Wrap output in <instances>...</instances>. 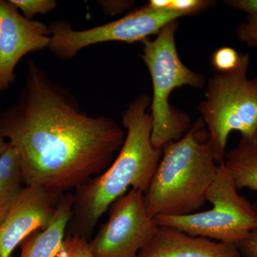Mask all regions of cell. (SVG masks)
I'll return each instance as SVG.
<instances>
[{
    "label": "cell",
    "mask_w": 257,
    "mask_h": 257,
    "mask_svg": "<svg viewBox=\"0 0 257 257\" xmlns=\"http://www.w3.org/2000/svg\"><path fill=\"white\" fill-rule=\"evenodd\" d=\"M171 0H151L148 5L151 9L155 10H170Z\"/></svg>",
    "instance_id": "22"
},
{
    "label": "cell",
    "mask_w": 257,
    "mask_h": 257,
    "mask_svg": "<svg viewBox=\"0 0 257 257\" xmlns=\"http://www.w3.org/2000/svg\"><path fill=\"white\" fill-rule=\"evenodd\" d=\"M236 35L240 41L250 47H257V15H248L245 21L236 29Z\"/></svg>",
    "instance_id": "19"
},
{
    "label": "cell",
    "mask_w": 257,
    "mask_h": 257,
    "mask_svg": "<svg viewBox=\"0 0 257 257\" xmlns=\"http://www.w3.org/2000/svg\"><path fill=\"white\" fill-rule=\"evenodd\" d=\"M256 202H257V199H256Z\"/></svg>",
    "instance_id": "25"
},
{
    "label": "cell",
    "mask_w": 257,
    "mask_h": 257,
    "mask_svg": "<svg viewBox=\"0 0 257 257\" xmlns=\"http://www.w3.org/2000/svg\"><path fill=\"white\" fill-rule=\"evenodd\" d=\"M25 18L32 20L37 14L46 15L57 6L55 0H9Z\"/></svg>",
    "instance_id": "15"
},
{
    "label": "cell",
    "mask_w": 257,
    "mask_h": 257,
    "mask_svg": "<svg viewBox=\"0 0 257 257\" xmlns=\"http://www.w3.org/2000/svg\"><path fill=\"white\" fill-rule=\"evenodd\" d=\"M212 207L184 216L156 217L160 226L173 228L192 236L238 244L257 229V209L241 195L224 162L206 195Z\"/></svg>",
    "instance_id": "6"
},
{
    "label": "cell",
    "mask_w": 257,
    "mask_h": 257,
    "mask_svg": "<svg viewBox=\"0 0 257 257\" xmlns=\"http://www.w3.org/2000/svg\"><path fill=\"white\" fill-rule=\"evenodd\" d=\"M214 4V2L209 0H171L170 9L189 16L199 14Z\"/></svg>",
    "instance_id": "18"
},
{
    "label": "cell",
    "mask_w": 257,
    "mask_h": 257,
    "mask_svg": "<svg viewBox=\"0 0 257 257\" xmlns=\"http://www.w3.org/2000/svg\"><path fill=\"white\" fill-rule=\"evenodd\" d=\"M224 164L239 190L257 192V143L241 139L236 147L226 151Z\"/></svg>",
    "instance_id": "13"
},
{
    "label": "cell",
    "mask_w": 257,
    "mask_h": 257,
    "mask_svg": "<svg viewBox=\"0 0 257 257\" xmlns=\"http://www.w3.org/2000/svg\"><path fill=\"white\" fill-rule=\"evenodd\" d=\"M50 43L48 26L25 18L9 0H0V92L13 85L23 57L48 49Z\"/></svg>",
    "instance_id": "9"
},
{
    "label": "cell",
    "mask_w": 257,
    "mask_h": 257,
    "mask_svg": "<svg viewBox=\"0 0 257 257\" xmlns=\"http://www.w3.org/2000/svg\"><path fill=\"white\" fill-rule=\"evenodd\" d=\"M64 194L37 185H25L12 204L0 224V253L11 257L24 240L52 222Z\"/></svg>",
    "instance_id": "10"
},
{
    "label": "cell",
    "mask_w": 257,
    "mask_h": 257,
    "mask_svg": "<svg viewBox=\"0 0 257 257\" xmlns=\"http://www.w3.org/2000/svg\"><path fill=\"white\" fill-rule=\"evenodd\" d=\"M62 252L63 257H94L89 248V241L75 235L65 236Z\"/></svg>",
    "instance_id": "17"
},
{
    "label": "cell",
    "mask_w": 257,
    "mask_h": 257,
    "mask_svg": "<svg viewBox=\"0 0 257 257\" xmlns=\"http://www.w3.org/2000/svg\"><path fill=\"white\" fill-rule=\"evenodd\" d=\"M160 227L149 215L145 193L130 189L112 203L109 218L89 246L94 257H138Z\"/></svg>",
    "instance_id": "8"
},
{
    "label": "cell",
    "mask_w": 257,
    "mask_h": 257,
    "mask_svg": "<svg viewBox=\"0 0 257 257\" xmlns=\"http://www.w3.org/2000/svg\"><path fill=\"white\" fill-rule=\"evenodd\" d=\"M151 100L148 94H141L123 111L124 144L104 172L75 189L69 234L88 241L101 216L128 188L147 192L162 156L151 142Z\"/></svg>",
    "instance_id": "2"
},
{
    "label": "cell",
    "mask_w": 257,
    "mask_h": 257,
    "mask_svg": "<svg viewBox=\"0 0 257 257\" xmlns=\"http://www.w3.org/2000/svg\"><path fill=\"white\" fill-rule=\"evenodd\" d=\"M240 55L234 49L223 47L214 51L211 56V64L218 72L224 73L233 70L239 63Z\"/></svg>",
    "instance_id": "16"
},
{
    "label": "cell",
    "mask_w": 257,
    "mask_h": 257,
    "mask_svg": "<svg viewBox=\"0 0 257 257\" xmlns=\"http://www.w3.org/2000/svg\"><path fill=\"white\" fill-rule=\"evenodd\" d=\"M10 146V144L5 139L0 137V157L5 153Z\"/></svg>",
    "instance_id": "23"
},
{
    "label": "cell",
    "mask_w": 257,
    "mask_h": 257,
    "mask_svg": "<svg viewBox=\"0 0 257 257\" xmlns=\"http://www.w3.org/2000/svg\"><path fill=\"white\" fill-rule=\"evenodd\" d=\"M255 206L257 209V202ZM237 245L243 257H257V229Z\"/></svg>",
    "instance_id": "20"
},
{
    "label": "cell",
    "mask_w": 257,
    "mask_h": 257,
    "mask_svg": "<svg viewBox=\"0 0 257 257\" xmlns=\"http://www.w3.org/2000/svg\"><path fill=\"white\" fill-rule=\"evenodd\" d=\"M178 28L174 21L162 29L155 40H143L142 58L152 81L153 95L150 104L152 119L151 142L157 150L180 140L192 126L188 114L170 104V96L177 88L189 86L201 89L205 84L202 74L193 71L179 58L175 42Z\"/></svg>",
    "instance_id": "4"
},
{
    "label": "cell",
    "mask_w": 257,
    "mask_h": 257,
    "mask_svg": "<svg viewBox=\"0 0 257 257\" xmlns=\"http://www.w3.org/2000/svg\"><path fill=\"white\" fill-rule=\"evenodd\" d=\"M10 144V143H9ZM25 183L20 155L10 145L0 157V224Z\"/></svg>",
    "instance_id": "14"
},
{
    "label": "cell",
    "mask_w": 257,
    "mask_h": 257,
    "mask_svg": "<svg viewBox=\"0 0 257 257\" xmlns=\"http://www.w3.org/2000/svg\"><path fill=\"white\" fill-rule=\"evenodd\" d=\"M202 118L180 140L168 144L148 189L145 193L149 215L184 216L197 212L217 174Z\"/></svg>",
    "instance_id": "3"
},
{
    "label": "cell",
    "mask_w": 257,
    "mask_h": 257,
    "mask_svg": "<svg viewBox=\"0 0 257 257\" xmlns=\"http://www.w3.org/2000/svg\"><path fill=\"white\" fill-rule=\"evenodd\" d=\"M0 257H3V256H2L1 253H0ZM11 257H13V256H11Z\"/></svg>",
    "instance_id": "24"
},
{
    "label": "cell",
    "mask_w": 257,
    "mask_h": 257,
    "mask_svg": "<svg viewBox=\"0 0 257 257\" xmlns=\"http://www.w3.org/2000/svg\"><path fill=\"white\" fill-rule=\"evenodd\" d=\"M138 257H243L236 243L192 236L160 226Z\"/></svg>",
    "instance_id": "11"
},
{
    "label": "cell",
    "mask_w": 257,
    "mask_h": 257,
    "mask_svg": "<svg viewBox=\"0 0 257 257\" xmlns=\"http://www.w3.org/2000/svg\"><path fill=\"white\" fill-rule=\"evenodd\" d=\"M0 137L18 151L26 185L64 194L104 172L125 133L114 119L83 111L30 59L18 101L0 111Z\"/></svg>",
    "instance_id": "1"
},
{
    "label": "cell",
    "mask_w": 257,
    "mask_h": 257,
    "mask_svg": "<svg viewBox=\"0 0 257 257\" xmlns=\"http://www.w3.org/2000/svg\"><path fill=\"white\" fill-rule=\"evenodd\" d=\"M187 15L173 10H155L146 5L115 21L84 30H77L64 20L49 26L52 55L62 61L73 59L86 47L107 42L133 44L157 35L166 25Z\"/></svg>",
    "instance_id": "7"
},
{
    "label": "cell",
    "mask_w": 257,
    "mask_h": 257,
    "mask_svg": "<svg viewBox=\"0 0 257 257\" xmlns=\"http://www.w3.org/2000/svg\"><path fill=\"white\" fill-rule=\"evenodd\" d=\"M73 194H63L52 222L37 230L21 243L20 257H56L62 252L73 207Z\"/></svg>",
    "instance_id": "12"
},
{
    "label": "cell",
    "mask_w": 257,
    "mask_h": 257,
    "mask_svg": "<svg viewBox=\"0 0 257 257\" xmlns=\"http://www.w3.org/2000/svg\"><path fill=\"white\" fill-rule=\"evenodd\" d=\"M248 54L229 72H218L207 82L205 99L199 110L209 133L216 162H224L230 134L238 132L242 140L257 143V77L249 78Z\"/></svg>",
    "instance_id": "5"
},
{
    "label": "cell",
    "mask_w": 257,
    "mask_h": 257,
    "mask_svg": "<svg viewBox=\"0 0 257 257\" xmlns=\"http://www.w3.org/2000/svg\"><path fill=\"white\" fill-rule=\"evenodd\" d=\"M224 4L248 15H257V0H227Z\"/></svg>",
    "instance_id": "21"
}]
</instances>
